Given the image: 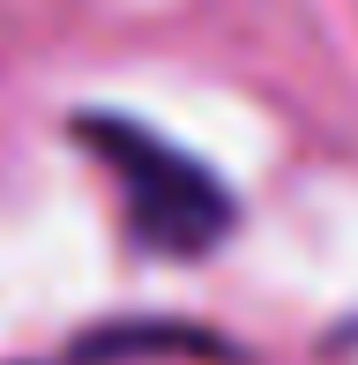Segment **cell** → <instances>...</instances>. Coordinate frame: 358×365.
<instances>
[{
    "label": "cell",
    "instance_id": "cell-1",
    "mask_svg": "<svg viewBox=\"0 0 358 365\" xmlns=\"http://www.w3.org/2000/svg\"><path fill=\"white\" fill-rule=\"evenodd\" d=\"M75 135L90 142V157L112 172L120 187V209H127V231H135L150 254H172V261H202L209 246L232 239L239 224V202L202 157L172 149L165 135L135 120H112V112H90Z\"/></svg>",
    "mask_w": 358,
    "mask_h": 365
}]
</instances>
